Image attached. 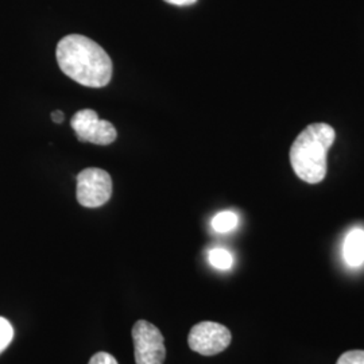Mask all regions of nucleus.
<instances>
[{
	"instance_id": "nucleus-1",
	"label": "nucleus",
	"mask_w": 364,
	"mask_h": 364,
	"mask_svg": "<svg viewBox=\"0 0 364 364\" xmlns=\"http://www.w3.org/2000/svg\"><path fill=\"white\" fill-rule=\"evenodd\" d=\"M57 63L81 85L103 88L112 77V61L105 49L84 36H68L57 45Z\"/></svg>"
},
{
	"instance_id": "nucleus-2",
	"label": "nucleus",
	"mask_w": 364,
	"mask_h": 364,
	"mask_svg": "<svg viewBox=\"0 0 364 364\" xmlns=\"http://www.w3.org/2000/svg\"><path fill=\"white\" fill-rule=\"evenodd\" d=\"M336 132L326 123H313L302 131L290 149V162L299 180L318 183L326 178V156Z\"/></svg>"
},
{
	"instance_id": "nucleus-3",
	"label": "nucleus",
	"mask_w": 364,
	"mask_h": 364,
	"mask_svg": "<svg viewBox=\"0 0 364 364\" xmlns=\"http://www.w3.org/2000/svg\"><path fill=\"white\" fill-rule=\"evenodd\" d=\"M134 355L136 364H164L166 358L165 338L161 331L146 320L132 326Z\"/></svg>"
},
{
	"instance_id": "nucleus-4",
	"label": "nucleus",
	"mask_w": 364,
	"mask_h": 364,
	"mask_svg": "<svg viewBox=\"0 0 364 364\" xmlns=\"http://www.w3.org/2000/svg\"><path fill=\"white\" fill-rule=\"evenodd\" d=\"M112 195V180L105 170L88 168L77 176V201L87 208L105 205Z\"/></svg>"
},
{
	"instance_id": "nucleus-5",
	"label": "nucleus",
	"mask_w": 364,
	"mask_h": 364,
	"mask_svg": "<svg viewBox=\"0 0 364 364\" xmlns=\"http://www.w3.org/2000/svg\"><path fill=\"white\" fill-rule=\"evenodd\" d=\"M232 335L227 326L213 321L196 324L188 336V344L192 351L204 356H213L228 348Z\"/></svg>"
},
{
	"instance_id": "nucleus-6",
	"label": "nucleus",
	"mask_w": 364,
	"mask_h": 364,
	"mask_svg": "<svg viewBox=\"0 0 364 364\" xmlns=\"http://www.w3.org/2000/svg\"><path fill=\"white\" fill-rule=\"evenodd\" d=\"M70 126L81 142L105 146L115 142L117 139L115 127L107 120H100L92 109H82L77 112L72 117Z\"/></svg>"
},
{
	"instance_id": "nucleus-7",
	"label": "nucleus",
	"mask_w": 364,
	"mask_h": 364,
	"mask_svg": "<svg viewBox=\"0 0 364 364\" xmlns=\"http://www.w3.org/2000/svg\"><path fill=\"white\" fill-rule=\"evenodd\" d=\"M343 258L350 267H359L364 263V230L353 228L344 239Z\"/></svg>"
},
{
	"instance_id": "nucleus-8",
	"label": "nucleus",
	"mask_w": 364,
	"mask_h": 364,
	"mask_svg": "<svg viewBox=\"0 0 364 364\" xmlns=\"http://www.w3.org/2000/svg\"><path fill=\"white\" fill-rule=\"evenodd\" d=\"M237 215L231 212V210H225L218 213L213 219H212V228L219 232V234H227L230 231H232L237 225Z\"/></svg>"
},
{
	"instance_id": "nucleus-9",
	"label": "nucleus",
	"mask_w": 364,
	"mask_h": 364,
	"mask_svg": "<svg viewBox=\"0 0 364 364\" xmlns=\"http://www.w3.org/2000/svg\"><path fill=\"white\" fill-rule=\"evenodd\" d=\"M209 263L219 270H228L234 264V258L231 252L224 248H213L209 252Z\"/></svg>"
},
{
	"instance_id": "nucleus-10",
	"label": "nucleus",
	"mask_w": 364,
	"mask_h": 364,
	"mask_svg": "<svg viewBox=\"0 0 364 364\" xmlns=\"http://www.w3.org/2000/svg\"><path fill=\"white\" fill-rule=\"evenodd\" d=\"M14 328L9 320L0 317V353L4 351L13 341Z\"/></svg>"
},
{
	"instance_id": "nucleus-11",
	"label": "nucleus",
	"mask_w": 364,
	"mask_h": 364,
	"mask_svg": "<svg viewBox=\"0 0 364 364\" xmlns=\"http://www.w3.org/2000/svg\"><path fill=\"white\" fill-rule=\"evenodd\" d=\"M336 364H364V351L344 352Z\"/></svg>"
},
{
	"instance_id": "nucleus-12",
	"label": "nucleus",
	"mask_w": 364,
	"mask_h": 364,
	"mask_svg": "<svg viewBox=\"0 0 364 364\" xmlns=\"http://www.w3.org/2000/svg\"><path fill=\"white\" fill-rule=\"evenodd\" d=\"M88 364H119L117 359L108 352H97L95 353Z\"/></svg>"
},
{
	"instance_id": "nucleus-13",
	"label": "nucleus",
	"mask_w": 364,
	"mask_h": 364,
	"mask_svg": "<svg viewBox=\"0 0 364 364\" xmlns=\"http://www.w3.org/2000/svg\"><path fill=\"white\" fill-rule=\"evenodd\" d=\"M166 3L170 4H174V6H189V4H193L197 0H165Z\"/></svg>"
},
{
	"instance_id": "nucleus-14",
	"label": "nucleus",
	"mask_w": 364,
	"mask_h": 364,
	"mask_svg": "<svg viewBox=\"0 0 364 364\" xmlns=\"http://www.w3.org/2000/svg\"><path fill=\"white\" fill-rule=\"evenodd\" d=\"M52 119L53 122H55V123H61L64 120V114L60 111H55L52 114Z\"/></svg>"
}]
</instances>
